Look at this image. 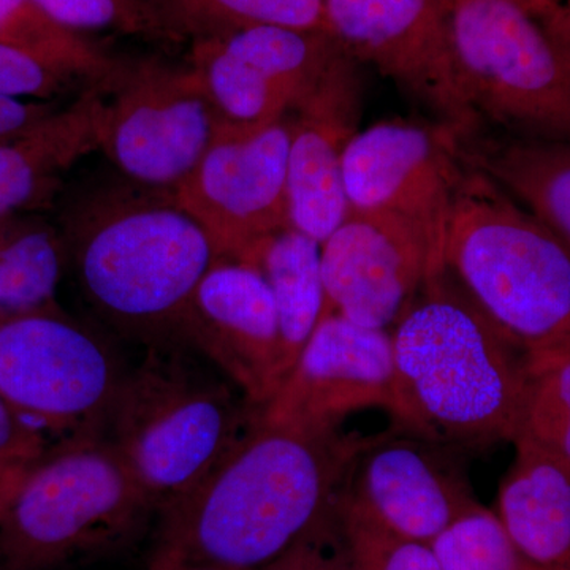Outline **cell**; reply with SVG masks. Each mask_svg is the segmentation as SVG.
I'll use <instances>...</instances> for the list:
<instances>
[{
	"instance_id": "obj_1",
	"label": "cell",
	"mask_w": 570,
	"mask_h": 570,
	"mask_svg": "<svg viewBox=\"0 0 570 570\" xmlns=\"http://www.w3.org/2000/svg\"><path fill=\"white\" fill-rule=\"evenodd\" d=\"M371 438L266 422L261 412L212 472L157 517L153 560L264 569L333 504Z\"/></svg>"
},
{
	"instance_id": "obj_2",
	"label": "cell",
	"mask_w": 570,
	"mask_h": 570,
	"mask_svg": "<svg viewBox=\"0 0 570 570\" xmlns=\"http://www.w3.org/2000/svg\"><path fill=\"white\" fill-rule=\"evenodd\" d=\"M397 431L455 450L519 436L528 355L448 268L430 277L393 326Z\"/></svg>"
},
{
	"instance_id": "obj_3",
	"label": "cell",
	"mask_w": 570,
	"mask_h": 570,
	"mask_svg": "<svg viewBox=\"0 0 570 570\" xmlns=\"http://www.w3.org/2000/svg\"><path fill=\"white\" fill-rule=\"evenodd\" d=\"M104 187L63 216L67 268L116 335L141 347L183 343L195 291L217 261L174 194Z\"/></svg>"
},
{
	"instance_id": "obj_4",
	"label": "cell",
	"mask_w": 570,
	"mask_h": 570,
	"mask_svg": "<svg viewBox=\"0 0 570 570\" xmlns=\"http://www.w3.org/2000/svg\"><path fill=\"white\" fill-rule=\"evenodd\" d=\"M243 390L187 344L142 347L107 433L157 517L190 493L261 417Z\"/></svg>"
},
{
	"instance_id": "obj_5",
	"label": "cell",
	"mask_w": 570,
	"mask_h": 570,
	"mask_svg": "<svg viewBox=\"0 0 570 570\" xmlns=\"http://www.w3.org/2000/svg\"><path fill=\"white\" fill-rule=\"evenodd\" d=\"M444 265L530 358L570 352V247L466 163L445 225Z\"/></svg>"
},
{
	"instance_id": "obj_6",
	"label": "cell",
	"mask_w": 570,
	"mask_h": 570,
	"mask_svg": "<svg viewBox=\"0 0 570 570\" xmlns=\"http://www.w3.org/2000/svg\"><path fill=\"white\" fill-rule=\"evenodd\" d=\"M156 509L107 436L52 442L0 519V570H69L140 538Z\"/></svg>"
},
{
	"instance_id": "obj_7",
	"label": "cell",
	"mask_w": 570,
	"mask_h": 570,
	"mask_svg": "<svg viewBox=\"0 0 570 570\" xmlns=\"http://www.w3.org/2000/svg\"><path fill=\"white\" fill-rule=\"evenodd\" d=\"M453 59L489 129L570 142V69L520 0H449Z\"/></svg>"
},
{
	"instance_id": "obj_8",
	"label": "cell",
	"mask_w": 570,
	"mask_h": 570,
	"mask_svg": "<svg viewBox=\"0 0 570 570\" xmlns=\"http://www.w3.org/2000/svg\"><path fill=\"white\" fill-rule=\"evenodd\" d=\"M127 367L59 305L0 316V393L50 444L105 436Z\"/></svg>"
},
{
	"instance_id": "obj_9",
	"label": "cell",
	"mask_w": 570,
	"mask_h": 570,
	"mask_svg": "<svg viewBox=\"0 0 570 570\" xmlns=\"http://www.w3.org/2000/svg\"><path fill=\"white\" fill-rule=\"evenodd\" d=\"M99 149L130 183L174 193L219 132L193 66L121 59L105 82Z\"/></svg>"
},
{
	"instance_id": "obj_10",
	"label": "cell",
	"mask_w": 570,
	"mask_h": 570,
	"mask_svg": "<svg viewBox=\"0 0 570 570\" xmlns=\"http://www.w3.org/2000/svg\"><path fill=\"white\" fill-rule=\"evenodd\" d=\"M326 31L456 140L489 129L461 85L445 0H325Z\"/></svg>"
},
{
	"instance_id": "obj_11",
	"label": "cell",
	"mask_w": 570,
	"mask_h": 570,
	"mask_svg": "<svg viewBox=\"0 0 570 570\" xmlns=\"http://www.w3.org/2000/svg\"><path fill=\"white\" fill-rule=\"evenodd\" d=\"M287 118L265 129L219 127L174 190L176 204L204 228L223 261L245 262L268 236L288 227Z\"/></svg>"
},
{
	"instance_id": "obj_12",
	"label": "cell",
	"mask_w": 570,
	"mask_h": 570,
	"mask_svg": "<svg viewBox=\"0 0 570 570\" xmlns=\"http://www.w3.org/2000/svg\"><path fill=\"white\" fill-rule=\"evenodd\" d=\"M325 313L390 332L423 285L444 268V245L414 220L348 209L321 245Z\"/></svg>"
},
{
	"instance_id": "obj_13",
	"label": "cell",
	"mask_w": 570,
	"mask_h": 570,
	"mask_svg": "<svg viewBox=\"0 0 570 570\" xmlns=\"http://www.w3.org/2000/svg\"><path fill=\"white\" fill-rule=\"evenodd\" d=\"M343 51L328 31L258 26L193 43L220 126L258 130L283 121Z\"/></svg>"
},
{
	"instance_id": "obj_14",
	"label": "cell",
	"mask_w": 570,
	"mask_h": 570,
	"mask_svg": "<svg viewBox=\"0 0 570 570\" xmlns=\"http://www.w3.org/2000/svg\"><path fill=\"white\" fill-rule=\"evenodd\" d=\"M463 170L455 135L430 121L392 119L360 129L348 142L344 193L351 209L406 217L444 245Z\"/></svg>"
},
{
	"instance_id": "obj_15",
	"label": "cell",
	"mask_w": 570,
	"mask_h": 570,
	"mask_svg": "<svg viewBox=\"0 0 570 570\" xmlns=\"http://www.w3.org/2000/svg\"><path fill=\"white\" fill-rule=\"evenodd\" d=\"M455 452L403 431L379 434L356 456L341 493L395 534L431 543L482 505Z\"/></svg>"
},
{
	"instance_id": "obj_16",
	"label": "cell",
	"mask_w": 570,
	"mask_h": 570,
	"mask_svg": "<svg viewBox=\"0 0 570 570\" xmlns=\"http://www.w3.org/2000/svg\"><path fill=\"white\" fill-rule=\"evenodd\" d=\"M393 379L390 332L326 314L291 373L262 407V417L283 425L332 430L366 409H384L390 414Z\"/></svg>"
},
{
	"instance_id": "obj_17",
	"label": "cell",
	"mask_w": 570,
	"mask_h": 570,
	"mask_svg": "<svg viewBox=\"0 0 570 570\" xmlns=\"http://www.w3.org/2000/svg\"><path fill=\"white\" fill-rule=\"evenodd\" d=\"M360 66L343 48L288 115V223L321 245L351 209L343 156L360 132L365 94Z\"/></svg>"
},
{
	"instance_id": "obj_18",
	"label": "cell",
	"mask_w": 570,
	"mask_h": 570,
	"mask_svg": "<svg viewBox=\"0 0 570 570\" xmlns=\"http://www.w3.org/2000/svg\"><path fill=\"white\" fill-rule=\"evenodd\" d=\"M184 344L212 360L264 407L283 384L275 299L253 265L217 258L195 291Z\"/></svg>"
},
{
	"instance_id": "obj_19",
	"label": "cell",
	"mask_w": 570,
	"mask_h": 570,
	"mask_svg": "<svg viewBox=\"0 0 570 570\" xmlns=\"http://www.w3.org/2000/svg\"><path fill=\"white\" fill-rule=\"evenodd\" d=\"M104 100V86H86L67 107L0 141V216L33 213L47 205L62 176L99 149Z\"/></svg>"
},
{
	"instance_id": "obj_20",
	"label": "cell",
	"mask_w": 570,
	"mask_h": 570,
	"mask_svg": "<svg viewBox=\"0 0 570 570\" xmlns=\"http://www.w3.org/2000/svg\"><path fill=\"white\" fill-rule=\"evenodd\" d=\"M499 487V519L517 549L540 570H570V469L531 442Z\"/></svg>"
},
{
	"instance_id": "obj_21",
	"label": "cell",
	"mask_w": 570,
	"mask_h": 570,
	"mask_svg": "<svg viewBox=\"0 0 570 570\" xmlns=\"http://www.w3.org/2000/svg\"><path fill=\"white\" fill-rule=\"evenodd\" d=\"M459 149L464 163L493 179L570 247V142L485 129L459 140Z\"/></svg>"
},
{
	"instance_id": "obj_22",
	"label": "cell",
	"mask_w": 570,
	"mask_h": 570,
	"mask_svg": "<svg viewBox=\"0 0 570 570\" xmlns=\"http://www.w3.org/2000/svg\"><path fill=\"white\" fill-rule=\"evenodd\" d=\"M245 264L264 275L275 299L285 379L324 317L321 243L288 225L268 236Z\"/></svg>"
},
{
	"instance_id": "obj_23",
	"label": "cell",
	"mask_w": 570,
	"mask_h": 570,
	"mask_svg": "<svg viewBox=\"0 0 570 570\" xmlns=\"http://www.w3.org/2000/svg\"><path fill=\"white\" fill-rule=\"evenodd\" d=\"M66 269L59 228L33 213L0 216V316L58 305Z\"/></svg>"
},
{
	"instance_id": "obj_24",
	"label": "cell",
	"mask_w": 570,
	"mask_h": 570,
	"mask_svg": "<svg viewBox=\"0 0 570 570\" xmlns=\"http://www.w3.org/2000/svg\"><path fill=\"white\" fill-rule=\"evenodd\" d=\"M175 43L230 36L258 26L326 31L325 0H140Z\"/></svg>"
},
{
	"instance_id": "obj_25",
	"label": "cell",
	"mask_w": 570,
	"mask_h": 570,
	"mask_svg": "<svg viewBox=\"0 0 570 570\" xmlns=\"http://www.w3.org/2000/svg\"><path fill=\"white\" fill-rule=\"evenodd\" d=\"M0 43L88 86H104L121 63L85 33L52 20L36 0H0Z\"/></svg>"
},
{
	"instance_id": "obj_26",
	"label": "cell",
	"mask_w": 570,
	"mask_h": 570,
	"mask_svg": "<svg viewBox=\"0 0 570 570\" xmlns=\"http://www.w3.org/2000/svg\"><path fill=\"white\" fill-rule=\"evenodd\" d=\"M519 439L570 469V352L528 356Z\"/></svg>"
},
{
	"instance_id": "obj_27",
	"label": "cell",
	"mask_w": 570,
	"mask_h": 570,
	"mask_svg": "<svg viewBox=\"0 0 570 570\" xmlns=\"http://www.w3.org/2000/svg\"><path fill=\"white\" fill-rule=\"evenodd\" d=\"M430 547L441 570H540L517 549L498 513L483 505L450 523Z\"/></svg>"
},
{
	"instance_id": "obj_28",
	"label": "cell",
	"mask_w": 570,
	"mask_h": 570,
	"mask_svg": "<svg viewBox=\"0 0 570 570\" xmlns=\"http://www.w3.org/2000/svg\"><path fill=\"white\" fill-rule=\"evenodd\" d=\"M337 510L358 570H441L430 543L397 535L379 524L343 493Z\"/></svg>"
},
{
	"instance_id": "obj_29",
	"label": "cell",
	"mask_w": 570,
	"mask_h": 570,
	"mask_svg": "<svg viewBox=\"0 0 570 570\" xmlns=\"http://www.w3.org/2000/svg\"><path fill=\"white\" fill-rule=\"evenodd\" d=\"M71 31H115L159 43L176 45L167 29L140 0H36Z\"/></svg>"
},
{
	"instance_id": "obj_30",
	"label": "cell",
	"mask_w": 570,
	"mask_h": 570,
	"mask_svg": "<svg viewBox=\"0 0 570 570\" xmlns=\"http://www.w3.org/2000/svg\"><path fill=\"white\" fill-rule=\"evenodd\" d=\"M261 570H358L348 549L337 497L291 549Z\"/></svg>"
},
{
	"instance_id": "obj_31",
	"label": "cell",
	"mask_w": 570,
	"mask_h": 570,
	"mask_svg": "<svg viewBox=\"0 0 570 570\" xmlns=\"http://www.w3.org/2000/svg\"><path fill=\"white\" fill-rule=\"evenodd\" d=\"M80 82L77 78L0 43V96L13 99L52 102Z\"/></svg>"
},
{
	"instance_id": "obj_32",
	"label": "cell",
	"mask_w": 570,
	"mask_h": 570,
	"mask_svg": "<svg viewBox=\"0 0 570 570\" xmlns=\"http://www.w3.org/2000/svg\"><path fill=\"white\" fill-rule=\"evenodd\" d=\"M50 448V441L22 422L0 393V471L26 469Z\"/></svg>"
},
{
	"instance_id": "obj_33",
	"label": "cell",
	"mask_w": 570,
	"mask_h": 570,
	"mask_svg": "<svg viewBox=\"0 0 570 570\" xmlns=\"http://www.w3.org/2000/svg\"><path fill=\"white\" fill-rule=\"evenodd\" d=\"M55 110H58L55 102H33L0 96V141L24 134Z\"/></svg>"
},
{
	"instance_id": "obj_34",
	"label": "cell",
	"mask_w": 570,
	"mask_h": 570,
	"mask_svg": "<svg viewBox=\"0 0 570 570\" xmlns=\"http://www.w3.org/2000/svg\"><path fill=\"white\" fill-rule=\"evenodd\" d=\"M532 13L570 69V0H540Z\"/></svg>"
},
{
	"instance_id": "obj_35",
	"label": "cell",
	"mask_w": 570,
	"mask_h": 570,
	"mask_svg": "<svg viewBox=\"0 0 570 570\" xmlns=\"http://www.w3.org/2000/svg\"><path fill=\"white\" fill-rule=\"evenodd\" d=\"M28 469L29 468L0 471V519H2L7 505H9L11 498H13L14 491L20 487L21 480L24 478Z\"/></svg>"
},
{
	"instance_id": "obj_36",
	"label": "cell",
	"mask_w": 570,
	"mask_h": 570,
	"mask_svg": "<svg viewBox=\"0 0 570 570\" xmlns=\"http://www.w3.org/2000/svg\"><path fill=\"white\" fill-rule=\"evenodd\" d=\"M148 570H234L217 568V566L194 564V562H174L163 560H151Z\"/></svg>"
},
{
	"instance_id": "obj_37",
	"label": "cell",
	"mask_w": 570,
	"mask_h": 570,
	"mask_svg": "<svg viewBox=\"0 0 570 570\" xmlns=\"http://www.w3.org/2000/svg\"><path fill=\"white\" fill-rule=\"evenodd\" d=\"M448 2H449V0H445V3H448ZM520 2H521V3H523V6H527V7H528V9H530V10H531V9H532V7H534V6H535V3H538V2H539V0H520Z\"/></svg>"
}]
</instances>
